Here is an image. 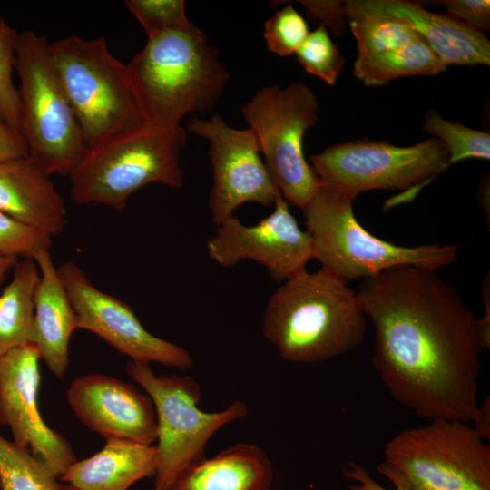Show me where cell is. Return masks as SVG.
Masks as SVG:
<instances>
[{"label": "cell", "mask_w": 490, "mask_h": 490, "mask_svg": "<svg viewBox=\"0 0 490 490\" xmlns=\"http://www.w3.org/2000/svg\"><path fill=\"white\" fill-rule=\"evenodd\" d=\"M384 456L412 490H490V446L468 423L429 420L395 436Z\"/></svg>", "instance_id": "obj_11"}, {"label": "cell", "mask_w": 490, "mask_h": 490, "mask_svg": "<svg viewBox=\"0 0 490 490\" xmlns=\"http://www.w3.org/2000/svg\"><path fill=\"white\" fill-rule=\"evenodd\" d=\"M435 3L446 7V15L469 27L483 33L490 29L489 0H444Z\"/></svg>", "instance_id": "obj_32"}, {"label": "cell", "mask_w": 490, "mask_h": 490, "mask_svg": "<svg viewBox=\"0 0 490 490\" xmlns=\"http://www.w3.org/2000/svg\"><path fill=\"white\" fill-rule=\"evenodd\" d=\"M28 449L0 435L1 490H72Z\"/></svg>", "instance_id": "obj_24"}, {"label": "cell", "mask_w": 490, "mask_h": 490, "mask_svg": "<svg viewBox=\"0 0 490 490\" xmlns=\"http://www.w3.org/2000/svg\"><path fill=\"white\" fill-rule=\"evenodd\" d=\"M367 318L357 292L328 270L299 272L269 298L265 338L293 363L313 364L344 355L364 339Z\"/></svg>", "instance_id": "obj_2"}, {"label": "cell", "mask_w": 490, "mask_h": 490, "mask_svg": "<svg viewBox=\"0 0 490 490\" xmlns=\"http://www.w3.org/2000/svg\"><path fill=\"white\" fill-rule=\"evenodd\" d=\"M309 33L304 17L287 5L264 24V40L268 50L279 56L295 54Z\"/></svg>", "instance_id": "obj_31"}, {"label": "cell", "mask_w": 490, "mask_h": 490, "mask_svg": "<svg viewBox=\"0 0 490 490\" xmlns=\"http://www.w3.org/2000/svg\"><path fill=\"white\" fill-rule=\"evenodd\" d=\"M40 279L34 260H21L0 294V357L31 344L34 318V293Z\"/></svg>", "instance_id": "obj_22"}, {"label": "cell", "mask_w": 490, "mask_h": 490, "mask_svg": "<svg viewBox=\"0 0 490 490\" xmlns=\"http://www.w3.org/2000/svg\"><path fill=\"white\" fill-rule=\"evenodd\" d=\"M124 5L147 38L167 31H190L196 27L188 19L183 0H126Z\"/></svg>", "instance_id": "obj_29"}, {"label": "cell", "mask_w": 490, "mask_h": 490, "mask_svg": "<svg viewBox=\"0 0 490 490\" xmlns=\"http://www.w3.org/2000/svg\"><path fill=\"white\" fill-rule=\"evenodd\" d=\"M482 297L485 313L482 318L476 319L477 332L483 346V349L490 348V279L487 272L483 279Z\"/></svg>", "instance_id": "obj_36"}, {"label": "cell", "mask_w": 490, "mask_h": 490, "mask_svg": "<svg viewBox=\"0 0 490 490\" xmlns=\"http://www.w3.org/2000/svg\"><path fill=\"white\" fill-rule=\"evenodd\" d=\"M126 68L146 125L158 129L212 108L230 78L217 47L198 27L147 38Z\"/></svg>", "instance_id": "obj_3"}, {"label": "cell", "mask_w": 490, "mask_h": 490, "mask_svg": "<svg viewBox=\"0 0 490 490\" xmlns=\"http://www.w3.org/2000/svg\"><path fill=\"white\" fill-rule=\"evenodd\" d=\"M424 130L444 142L450 165L470 158L490 159V134L486 132L447 122L433 110L426 114Z\"/></svg>", "instance_id": "obj_26"}, {"label": "cell", "mask_w": 490, "mask_h": 490, "mask_svg": "<svg viewBox=\"0 0 490 490\" xmlns=\"http://www.w3.org/2000/svg\"><path fill=\"white\" fill-rule=\"evenodd\" d=\"M126 373L151 397L157 421V464L153 490H167L191 464L205 457L210 438L222 426L245 417L248 407L234 399L225 409L199 408L201 393L189 376L157 375L148 363L131 360Z\"/></svg>", "instance_id": "obj_9"}, {"label": "cell", "mask_w": 490, "mask_h": 490, "mask_svg": "<svg viewBox=\"0 0 490 490\" xmlns=\"http://www.w3.org/2000/svg\"><path fill=\"white\" fill-rule=\"evenodd\" d=\"M347 18L373 15L401 22L415 30L447 66L490 64V41L485 34L421 5L404 0L345 1Z\"/></svg>", "instance_id": "obj_17"}, {"label": "cell", "mask_w": 490, "mask_h": 490, "mask_svg": "<svg viewBox=\"0 0 490 490\" xmlns=\"http://www.w3.org/2000/svg\"><path fill=\"white\" fill-rule=\"evenodd\" d=\"M57 270L77 316L78 328L96 334L133 361L181 370L193 367L188 350L149 332L127 303L97 289L76 264L67 261Z\"/></svg>", "instance_id": "obj_13"}, {"label": "cell", "mask_w": 490, "mask_h": 490, "mask_svg": "<svg viewBox=\"0 0 490 490\" xmlns=\"http://www.w3.org/2000/svg\"><path fill=\"white\" fill-rule=\"evenodd\" d=\"M274 472L265 452L237 443L188 466L167 490H270Z\"/></svg>", "instance_id": "obj_21"}, {"label": "cell", "mask_w": 490, "mask_h": 490, "mask_svg": "<svg viewBox=\"0 0 490 490\" xmlns=\"http://www.w3.org/2000/svg\"><path fill=\"white\" fill-rule=\"evenodd\" d=\"M446 67L429 45L419 39L395 50L358 55L353 74L368 86H378L404 76H433Z\"/></svg>", "instance_id": "obj_23"}, {"label": "cell", "mask_w": 490, "mask_h": 490, "mask_svg": "<svg viewBox=\"0 0 490 490\" xmlns=\"http://www.w3.org/2000/svg\"><path fill=\"white\" fill-rule=\"evenodd\" d=\"M358 55H370L403 47L422 37L408 25L383 16L354 15L348 17Z\"/></svg>", "instance_id": "obj_25"}, {"label": "cell", "mask_w": 490, "mask_h": 490, "mask_svg": "<svg viewBox=\"0 0 490 490\" xmlns=\"http://www.w3.org/2000/svg\"><path fill=\"white\" fill-rule=\"evenodd\" d=\"M187 133L181 125H144L89 148L69 176L73 201L122 211L135 191L150 183L182 187L180 156Z\"/></svg>", "instance_id": "obj_5"}, {"label": "cell", "mask_w": 490, "mask_h": 490, "mask_svg": "<svg viewBox=\"0 0 490 490\" xmlns=\"http://www.w3.org/2000/svg\"><path fill=\"white\" fill-rule=\"evenodd\" d=\"M206 249L210 259L224 268L255 260L279 283L306 270L313 259L311 237L300 229L281 195L272 212L254 225H244L235 216L217 225Z\"/></svg>", "instance_id": "obj_14"}, {"label": "cell", "mask_w": 490, "mask_h": 490, "mask_svg": "<svg viewBox=\"0 0 490 490\" xmlns=\"http://www.w3.org/2000/svg\"><path fill=\"white\" fill-rule=\"evenodd\" d=\"M76 417L106 438H121L143 445L157 439L153 403L147 394L113 377L90 374L75 378L66 393Z\"/></svg>", "instance_id": "obj_16"}, {"label": "cell", "mask_w": 490, "mask_h": 490, "mask_svg": "<svg viewBox=\"0 0 490 490\" xmlns=\"http://www.w3.org/2000/svg\"><path fill=\"white\" fill-rule=\"evenodd\" d=\"M48 51L87 149L146 125L126 64L103 37L71 35L49 43Z\"/></svg>", "instance_id": "obj_6"}, {"label": "cell", "mask_w": 490, "mask_h": 490, "mask_svg": "<svg viewBox=\"0 0 490 490\" xmlns=\"http://www.w3.org/2000/svg\"><path fill=\"white\" fill-rule=\"evenodd\" d=\"M0 211L53 238L66 225L64 199L28 154L0 162Z\"/></svg>", "instance_id": "obj_18"}, {"label": "cell", "mask_w": 490, "mask_h": 490, "mask_svg": "<svg viewBox=\"0 0 490 490\" xmlns=\"http://www.w3.org/2000/svg\"><path fill=\"white\" fill-rule=\"evenodd\" d=\"M28 154L24 137L0 122V162Z\"/></svg>", "instance_id": "obj_35"}, {"label": "cell", "mask_w": 490, "mask_h": 490, "mask_svg": "<svg viewBox=\"0 0 490 490\" xmlns=\"http://www.w3.org/2000/svg\"><path fill=\"white\" fill-rule=\"evenodd\" d=\"M0 490H1V485H0Z\"/></svg>", "instance_id": "obj_40"}, {"label": "cell", "mask_w": 490, "mask_h": 490, "mask_svg": "<svg viewBox=\"0 0 490 490\" xmlns=\"http://www.w3.org/2000/svg\"><path fill=\"white\" fill-rule=\"evenodd\" d=\"M473 429L483 440H490V398L487 396L478 406L474 419Z\"/></svg>", "instance_id": "obj_37"}, {"label": "cell", "mask_w": 490, "mask_h": 490, "mask_svg": "<svg viewBox=\"0 0 490 490\" xmlns=\"http://www.w3.org/2000/svg\"><path fill=\"white\" fill-rule=\"evenodd\" d=\"M53 237L0 211V255L16 260L35 259L49 250Z\"/></svg>", "instance_id": "obj_30"}, {"label": "cell", "mask_w": 490, "mask_h": 490, "mask_svg": "<svg viewBox=\"0 0 490 490\" xmlns=\"http://www.w3.org/2000/svg\"><path fill=\"white\" fill-rule=\"evenodd\" d=\"M19 34L0 16V122L23 136L20 94L13 82Z\"/></svg>", "instance_id": "obj_27"}, {"label": "cell", "mask_w": 490, "mask_h": 490, "mask_svg": "<svg viewBox=\"0 0 490 490\" xmlns=\"http://www.w3.org/2000/svg\"><path fill=\"white\" fill-rule=\"evenodd\" d=\"M322 183L353 197L371 190H401L384 203V211L411 202L450 163L443 142L430 138L410 146L356 141L328 147L311 155Z\"/></svg>", "instance_id": "obj_8"}, {"label": "cell", "mask_w": 490, "mask_h": 490, "mask_svg": "<svg viewBox=\"0 0 490 490\" xmlns=\"http://www.w3.org/2000/svg\"><path fill=\"white\" fill-rule=\"evenodd\" d=\"M17 260L4 257L0 255V285L5 279L7 272L13 269Z\"/></svg>", "instance_id": "obj_39"}, {"label": "cell", "mask_w": 490, "mask_h": 490, "mask_svg": "<svg viewBox=\"0 0 490 490\" xmlns=\"http://www.w3.org/2000/svg\"><path fill=\"white\" fill-rule=\"evenodd\" d=\"M185 129L209 142L213 175L209 210L216 226L234 216L236 209L245 202L268 207L281 195L260 158L251 129L230 127L216 113L208 120L191 119Z\"/></svg>", "instance_id": "obj_12"}, {"label": "cell", "mask_w": 490, "mask_h": 490, "mask_svg": "<svg viewBox=\"0 0 490 490\" xmlns=\"http://www.w3.org/2000/svg\"><path fill=\"white\" fill-rule=\"evenodd\" d=\"M39 360L33 344L0 357V425L7 426L14 442L60 478L76 457L70 443L44 423L38 410Z\"/></svg>", "instance_id": "obj_15"}, {"label": "cell", "mask_w": 490, "mask_h": 490, "mask_svg": "<svg viewBox=\"0 0 490 490\" xmlns=\"http://www.w3.org/2000/svg\"><path fill=\"white\" fill-rule=\"evenodd\" d=\"M348 466V468L344 470V475L358 483L357 485H351L349 486L350 490H390L376 483L363 466L354 463H349ZM377 470L392 483L394 488L391 490H412L396 472L383 462L377 466Z\"/></svg>", "instance_id": "obj_34"}, {"label": "cell", "mask_w": 490, "mask_h": 490, "mask_svg": "<svg viewBox=\"0 0 490 490\" xmlns=\"http://www.w3.org/2000/svg\"><path fill=\"white\" fill-rule=\"evenodd\" d=\"M489 201V178L483 179L480 186H479V201L481 206L483 207L485 213L487 214L489 217L490 211H489V204L486 202Z\"/></svg>", "instance_id": "obj_38"}, {"label": "cell", "mask_w": 490, "mask_h": 490, "mask_svg": "<svg viewBox=\"0 0 490 490\" xmlns=\"http://www.w3.org/2000/svg\"><path fill=\"white\" fill-rule=\"evenodd\" d=\"M48 46L45 37L34 32L19 34L15 70L20 78L23 137L28 155L48 175L69 177L88 149Z\"/></svg>", "instance_id": "obj_7"}, {"label": "cell", "mask_w": 490, "mask_h": 490, "mask_svg": "<svg viewBox=\"0 0 490 490\" xmlns=\"http://www.w3.org/2000/svg\"><path fill=\"white\" fill-rule=\"evenodd\" d=\"M374 328L373 366L391 397L428 420L470 423L483 346L476 318L436 270L399 265L356 291Z\"/></svg>", "instance_id": "obj_1"}, {"label": "cell", "mask_w": 490, "mask_h": 490, "mask_svg": "<svg viewBox=\"0 0 490 490\" xmlns=\"http://www.w3.org/2000/svg\"><path fill=\"white\" fill-rule=\"evenodd\" d=\"M105 440L99 452L76 460L59 479L72 490H128L137 481L155 475V445Z\"/></svg>", "instance_id": "obj_20"}, {"label": "cell", "mask_w": 490, "mask_h": 490, "mask_svg": "<svg viewBox=\"0 0 490 490\" xmlns=\"http://www.w3.org/2000/svg\"><path fill=\"white\" fill-rule=\"evenodd\" d=\"M40 279L34 293L33 344L58 378L69 366V342L78 319L49 250L37 256Z\"/></svg>", "instance_id": "obj_19"}, {"label": "cell", "mask_w": 490, "mask_h": 490, "mask_svg": "<svg viewBox=\"0 0 490 490\" xmlns=\"http://www.w3.org/2000/svg\"><path fill=\"white\" fill-rule=\"evenodd\" d=\"M321 24L329 28L335 35H342L347 31L348 18L344 2L337 0H300L298 1Z\"/></svg>", "instance_id": "obj_33"}, {"label": "cell", "mask_w": 490, "mask_h": 490, "mask_svg": "<svg viewBox=\"0 0 490 490\" xmlns=\"http://www.w3.org/2000/svg\"><path fill=\"white\" fill-rule=\"evenodd\" d=\"M318 109L315 93L302 83L266 86L240 107L273 183L301 211L321 183L303 152L305 132L317 123Z\"/></svg>", "instance_id": "obj_10"}, {"label": "cell", "mask_w": 490, "mask_h": 490, "mask_svg": "<svg viewBox=\"0 0 490 490\" xmlns=\"http://www.w3.org/2000/svg\"><path fill=\"white\" fill-rule=\"evenodd\" d=\"M295 54L306 72L328 85L335 84L345 64L344 56L322 24L308 34Z\"/></svg>", "instance_id": "obj_28"}, {"label": "cell", "mask_w": 490, "mask_h": 490, "mask_svg": "<svg viewBox=\"0 0 490 490\" xmlns=\"http://www.w3.org/2000/svg\"><path fill=\"white\" fill-rule=\"evenodd\" d=\"M355 197L325 183L302 210L312 240L313 259L347 282L365 279L399 265L438 270L453 263L455 244L398 245L362 227L353 211Z\"/></svg>", "instance_id": "obj_4"}]
</instances>
